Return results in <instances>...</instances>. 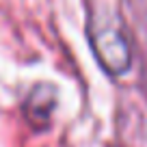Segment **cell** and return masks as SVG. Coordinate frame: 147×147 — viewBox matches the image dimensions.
I'll list each match as a JSON object with an SVG mask.
<instances>
[{
  "label": "cell",
  "mask_w": 147,
  "mask_h": 147,
  "mask_svg": "<svg viewBox=\"0 0 147 147\" xmlns=\"http://www.w3.org/2000/svg\"><path fill=\"white\" fill-rule=\"evenodd\" d=\"M95 52L100 56L102 65L110 69L115 74H121L128 69L130 65V50L125 43L123 35L117 28H106L100 30L95 37Z\"/></svg>",
  "instance_id": "cell-1"
}]
</instances>
